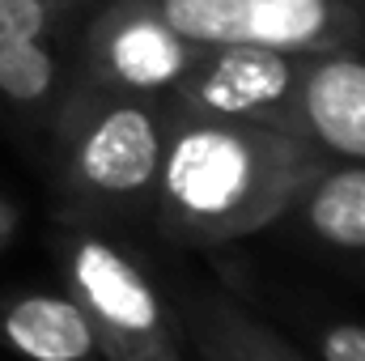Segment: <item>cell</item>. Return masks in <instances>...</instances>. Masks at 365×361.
<instances>
[{
  "instance_id": "obj_1",
  "label": "cell",
  "mask_w": 365,
  "mask_h": 361,
  "mask_svg": "<svg viewBox=\"0 0 365 361\" xmlns=\"http://www.w3.org/2000/svg\"><path fill=\"white\" fill-rule=\"evenodd\" d=\"M323 162L293 128L170 111L149 225L175 247H225L264 234Z\"/></svg>"
},
{
  "instance_id": "obj_2",
  "label": "cell",
  "mask_w": 365,
  "mask_h": 361,
  "mask_svg": "<svg viewBox=\"0 0 365 361\" xmlns=\"http://www.w3.org/2000/svg\"><path fill=\"white\" fill-rule=\"evenodd\" d=\"M170 132V102L102 90L77 77L47 145L56 158L60 221L123 230L149 221L162 153Z\"/></svg>"
},
{
  "instance_id": "obj_3",
  "label": "cell",
  "mask_w": 365,
  "mask_h": 361,
  "mask_svg": "<svg viewBox=\"0 0 365 361\" xmlns=\"http://www.w3.org/2000/svg\"><path fill=\"white\" fill-rule=\"evenodd\" d=\"M51 247L102 361H191L175 302L119 230L60 221Z\"/></svg>"
},
{
  "instance_id": "obj_4",
  "label": "cell",
  "mask_w": 365,
  "mask_h": 361,
  "mask_svg": "<svg viewBox=\"0 0 365 361\" xmlns=\"http://www.w3.org/2000/svg\"><path fill=\"white\" fill-rule=\"evenodd\" d=\"M200 43L182 39L153 0H98L77 39L81 81L140 98H170L195 68Z\"/></svg>"
},
{
  "instance_id": "obj_5",
  "label": "cell",
  "mask_w": 365,
  "mask_h": 361,
  "mask_svg": "<svg viewBox=\"0 0 365 361\" xmlns=\"http://www.w3.org/2000/svg\"><path fill=\"white\" fill-rule=\"evenodd\" d=\"M81 9L47 0H0V106L26 128L51 132L77 86Z\"/></svg>"
},
{
  "instance_id": "obj_6",
  "label": "cell",
  "mask_w": 365,
  "mask_h": 361,
  "mask_svg": "<svg viewBox=\"0 0 365 361\" xmlns=\"http://www.w3.org/2000/svg\"><path fill=\"white\" fill-rule=\"evenodd\" d=\"M158 13L200 47L251 43L276 51H323L365 43V9L340 0H153Z\"/></svg>"
},
{
  "instance_id": "obj_7",
  "label": "cell",
  "mask_w": 365,
  "mask_h": 361,
  "mask_svg": "<svg viewBox=\"0 0 365 361\" xmlns=\"http://www.w3.org/2000/svg\"><path fill=\"white\" fill-rule=\"evenodd\" d=\"M297 77H302L297 51L225 43V47H204L195 68L166 102L175 115H195V119L293 128Z\"/></svg>"
},
{
  "instance_id": "obj_8",
  "label": "cell",
  "mask_w": 365,
  "mask_h": 361,
  "mask_svg": "<svg viewBox=\"0 0 365 361\" xmlns=\"http://www.w3.org/2000/svg\"><path fill=\"white\" fill-rule=\"evenodd\" d=\"M293 132H302L323 158L365 162V43L302 56Z\"/></svg>"
},
{
  "instance_id": "obj_9",
  "label": "cell",
  "mask_w": 365,
  "mask_h": 361,
  "mask_svg": "<svg viewBox=\"0 0 365 361\" xmlns=\"http://www.w3.org/2000/svg\"><path fill=\"white\" fill-rule=\"evenodd\" d=\"M175 310L191 361H306L272 323L225 289L191 285L179 293Z\"/></svg>"
},
{
  "instance_id": "obj_10",
  "label": "cell",
  "mask_w": 365,
  "mask_h": 361,
  "mask_svg": "<svg viewBox=\"0 0 365 361\" xmlns=\"http://www.w3.org/2000/svg\"><path fill=\"white\" fill-rule=\"evenodd\" d=\"M293 225L310 247L365 260V162H336L327 158L276 225Z\"/></svg>"
},
{
  "instance_id": "obj_11",
  "label": "cell",
  "mask_w": 365,
  "mask_h": 361,
  "mask_svg": "<svg viewBox=\"0 0 365 361\" xmlns=\"http://www.w3.org/2000/svg\"><path fill=\"white\" fill-rule=\"evenodd\" d=\"M0 345L26 361H98L93 327L68 289L0 298Z\"/></svg>"
},
{
  "instance_id": "obj_12",
  "label": "cell",
  "mask_w": 365,
  "mask_h": 361,
  "mask_svg": "<svg viewBox=\"0 0 365 361\" xmlns=\"http://www.w3.org/2000/svg\"><path fill=\"white\" fill-rule=\"evenodd\" d=\"M319 361H365V323L357 319H327L310 332Z\"/></svg>"
},
{
  "instance_id": "obj_13",
  "label": "cell",
  "mask_w": 365,
  "mask_h": 361,
  "mask_svg": "<svg viewBox=\"0 0 365 361\" xmlns=\"http://www.w3.org/2000/svg\"><path fill=\"white\" fill-rule=\"evenodd\" d=\"M17 221H21V213H17V204L0 191V247L13 238V230H17Z\"/></svg>"
},
{
  "instance_id": "obj_14",
  "label": "cell",
  "mask_w": 365,
  "mask_h": 361,
  "mask_svg": "<svg viewBox=\"0 0 365 361\" xmlns=\"http://www.w3.org/2000/svg\"><path fill=\"white\" fill-rule=\"evenodd\" d=\"M47 4H64V9H81V13H90L98 0H47Z\"/></svg>"
},
{
  "instance_id": "obj_15",
  "label": "cell",
  "mask_w": 365,
  "mask_h": 361,
  "mask_svg": "<svg viewBox=\"0 0 365 361\" xmlns=\"http://www.w3.org/2000/svg\"><path fill=\"white\" fill-rule=\"evenodd\" d=\"M340 4H353V9H365V0H340Z\"/></svg>"
}]
</instances>
